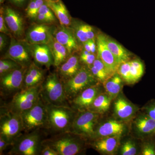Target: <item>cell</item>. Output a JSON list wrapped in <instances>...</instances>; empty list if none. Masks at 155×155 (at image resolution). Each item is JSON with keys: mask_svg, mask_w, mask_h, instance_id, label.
Listing matches in <instances>:
<instances>
[{"mask_svg": "<svg viewBox=\"0 0 155 155\" xmlns=\"http://www.w3.org/2000/svg\"><path fill=\"white\" fill-rule=\"evenodd\" d=\"M106 41L109 49L113 53L119 64L130 61L131 53L110 37L106 35Z\"/></svg>", "mask_w": 155, "mask_h": 155, "instance_id": "484cf974", "label": "cell"}, {"mask_svg": "<svg viewBox=\"0 0 155 155\" xmlns=\"http://www.w3.org/2000/svg\"><path fill=\"white\" fill-rule=\"evenodd\" d=\"M83 45L84 50L89 52L91 53V48L90 45L88 41L84 43Z\"/></svg>", "mask_w": 155, "mask_h": 155, "instance_id": "7dc6e473", "label": "cell"}, {"mask_svg": "<svg viewBox=\"0 0 155 155\" xmlns=\"http://www.w3.org/2000/svg\"><path fill=\"white\" fill-rule=\"evenodd\" d=\"M47 2H55L59 0H45Z\"/></svg>", "mask_w": 155, "mask_h": 155, "instance_id": "f907efd6", "label": "cell"}, {"mask_svg": "<svg viewBox=\"0 0 155 155\" xmlns=\"http://www.w3.org/2000/svg\"><path fill=\"white\" fill-rule=\"evenodd\" d=\"M117 72L122 78L123 81L128 84H133L130 74V61L120 64Z\"/></svg>", "mask_w": 155, "mask_h": 155, "instance_id": "1f68e13d", "label": "cell"}, {"mask_svg": "<svg viewBox=\"0 0 155 155\" xmlns=\"http://www.w3.org/2000/svg\"><path fill=\"white\" fill-rule=\"evenodd\" d=\"M112 101L106 93H101L96 98L90 108L92 109L91 111L102 114L109 110Z\"/></svg>", "mask_w": 155, "mask_h": 155, "instance_id": "83f0119b", "label": "cell"}, {"mask_svg": "<svg viewBox=\"0 0 155 155\" xmlns=\"http://www.w3.org/2000/svg\"><path fill=\"white\" fill-rule=\"evenodd\" d=\"M3 16L9 30L17 39L21 38L25 34V25L23 17L18 11L10 7L1 8Z\"/></svg>", "mask_w": 155, "mask_h": 155, "instance_id": "7c38bea8", "label": "cell"}, {"mask_svg": "<svg viewBox=\"0 0 155 155\" xmlns=\"http://www.w3.org/2000/svg\"><path fill=\"white\" fill-rule=\"evenodd\" d=\"M20 114L23 127L28 130L43 126L47 121L46 107L39 100L32 107Z\"/></svg>", "mask_w": 155, "mask_h": 155, "instance_id": "52a82bcc", "label": "cell"}, {"mask_svg": "<svg viewBox=\"0 0 155 155\" xmlns=\"http://www.w3.org/2000/svg\"><path fill=\"white\" fill-rule=\"evenodd\" d=\"M120 137V136H116L98 138L94 143V147L101 153L114 155L119 148Z\"/></svg>", "mask_w": 155, "mask_h": 155, "instance_id": "ffe728a7", "label": "cell"}, {"mask_svg": "<svg viewBox=\"0 0 155 155\" xmlns=\"http://www.w3.org/2000/svg\"><path fill=\"white\" fill-rule=\"evenodd\" d=\"M26 0H18V6H22L26 2Z\"/></svg>", "mask_w": 155, "mask_h": 155, "instance_id": "c3c4849f", "label": "cell"}, {"mask_svg": "<svg viewBox=\"0 0 155 155\" xmlns=\"http://www.w3.org/2000/svg\"><path fill=\"white\" fill-rule=\"evenodd\" d=\"M126 130V125L122 121L110 120L102 123L95 129L93 137L100 138L122 135Z\"/></svg>", "mask_w": 155, "mask_h": 155, "instance_id": "9a60e30c", "label": "cell"}, {"mask_svg": "<svg viewBox=\"0 0 155 155\" xmlns=\"http://www.w3.org/2000/svg\"><path fill=\"white\" fill-rule=\"evenodd\" d=\"M11 43L7 52L6 58L11 59L21 67L28 68L32 64L30 44L26 41L20 40L11 36Z\"/></svg>", "mask_w": 155, "mask_h": 155, "instance_id": "277c9868", "label": "cell"}, {"mask_svg": "<svg viewBox=\"0 0 155 155\" xmlns=\"http://www.w3.org/2000/svg\"><path fill=\"white\" fill-rule=\"evenodd\" d=\"M100 114L94 111L87 110L75 116L71 127L73 133L81 136L93 137Z\"/></svg>", "mask_w": 155, "mask_h": 155, "instance_id": "3957f363", "label": "cell"}, {"mask_svg": "<svg viewBox=\"0 0 155 155\" xmlns=\"http://www.w3.org/2000/svg\"><path fill=\"white\" fill-rule=\"evenodd\" d=\"M38 86L25 88L14 96L12 101L14 109L19 114L32 107L39 101Z\"/></svg>", "mask_w": 155, "mask_h": 155, "instance_id": "30bf717a", "label": "cell"}, {"mask_svg": "<svg viewBox=\"0 0 155 155\" xmlns=\"http://www.w3.org/2000/svg\"><path fill=\"white\" fill-rule=\"evenodd\" d=\"M8 1L12 4L18 6V0H8Z\"/></svg>", "mask_w": 155, "mask_h": 155, "instance_id": "681fc988", "label": "cell"}, {"mask_svg": "<svg viewBox=\"0 0 155 155\" xmlns=\"http://www.w3.org/2000/svg\"><path fill=\"white\" fill-rule=\"evenodd\" d=\"M144 113L155 120V100L149 102L143 107Z\"/></svg>", "mask_w": 155, "mask_h": 155, "instance_id": "f35d334b", "label": "cell"}, {"mask_svg": "<svg viewBox=\"0 0 155 155\" xmlns=\"http://www.w3.org/2000/svg\"><path fill=\"white\" fill-rule=\"evenodd\" d=\"M5 0H0V3L2 4V3H3L4 2H5Z\"/></svg>", "mask_w": 155, "mask_h": 155, "instance_id": "816d5d0a", "label": "cell"}, {"mask_svg": "<svg viewBox=\"0 0 155 155\" xmlns=\"http://www.w3.org/2000/svg\"><path fill=\"white\" fill-rule=\"evenodd\" d=\"M56 27L54 24L35 23L25 34V40L31 44H48L54 38Z\"/></svg>", "mask_w": 155, "mask_h": 155, "instance_id": "8992f818", "label": "cell"}, {"mask_svg": "<svg viewBox=\"0 0 155 155\" xmlns=\"http://www.w3.org/2000/svg\"><path fill=\"white\" fill-rule=\"evenodd\" d=\"M37 22L39 24H54L55 23L52 19L42 14H38L35 19Z\"/></svg>", "mask_w": 155, "mask_h": 155, "instance_id": "60d3db41", "label": "cell"}, {"mask_svg": "<svg viewBox=\"0 0 155 155\" xmlns=\"http://www.w3.org/2000/svg\"><path fill=\"white\" fill-rule=\"evenodd\" d=\"M80 59L74 54L60 66L59 73L61 77L68 80L76 75L80 69Z\"/></svg>", "mask_w": 155, "mask_h": 155, "instance_id": "7402d4cb", "label": "cell"}, {"mask_svg": "<svg viewBox=\"0 0 155 155\" xmlns=\"http://www.w3.org/2000/svg\"><path fill=\"white\" fill-rule=\"evenodd\" d=\"M123 81L119 73L116 72L103 82L106 93L111 100L115 99L119 96L123 87Z\"/></svg>", "mask_w": 155, "mask_h": 155, "instance_id": "603a6c76", "label": "cell"}, {"mask_svg": "<svg viewBox=\"0 0 155 155\" xmlns=\"http://www.w3.org/2000/svg\"><path fill=\"white\" fill-rule=\"evenodd\" d=\"M47 3L54 12L61 25L71 26L72 19L66 6L61 0L55 2H47Z\"/></svg>", "mask_w": 155, "mask_h": 155, "instance_id": "cb8c5ba5", "label": "cell"}, {"mask_svg": "<svg viewBox=\"0 0 155 155\" xmlns=\"http://www.w3.org/2000/svg\"><path fill=\"white\" fill-rule=\"evenodd\" d=\"M87 24L84 22L75 21L72 19V24L70 26L74 30L75 36L79 43L82 45L88 41L87 35Z\"/></svg>", "mask_w": 155, "mask_h": 155, "instance_id": "f1b7e54d", "label": "cell"}, {"mask_svg": "<svg viewBox=\"0 0 155 155\" xmlns=\"http://www.w3.org/2000/svg\"><path fill=\"white\" fill-rule=\"evenodd\" d=\"M46 109L47 121L53 128L59 131H65L71 128L75 116L70 108L51 104Z\"/></svg>", "mask_w": 155, "mask_h": 155, "instance_id": "7a4b0ae2", "label": "cell"}, {"mask_svg": "<svg viewBox=\"0 0 155 155\" xmlns=\"http://www.w3.org/2000/svg\"><path fill=\"white\" fill-rule=\"evenodd\" d=\"M0 12V32L7 35L12 36L11 35V32L8 28V26L6 25L5 21L4 19L2 11L1 9Z\"/></svg>", "mask_w": 155, "mask_h": 155, "instance_id": "ab89813d", "label": "cell"}, {"mask_svg": "<svg viewBox=\"0 0 155 155\" xmlns=\"http://www.w3.org/2000/svg\"><path fill=\"white\" fill-rule=\"evenodd\" d=\"M7 35L3 33L0 34V51L2 52L7 45Z\"/></svg>", "mask_w": 155, "mask_h": 155, "instance_id": "ee69618b", "label": "cell"}, {"mask_svg": "<svg viewBox=\"0 0 155 155\" xmlns=\"http://www.w3.org/2000/svg\"><path fill=\"white\" fill-rule=\"evenodd\" d=\"M88 41L91 48V53L94 54H95L97 52L96 40V39L89 40Z\"/></svg>", "mask_w": 155, "mask_h": 155, "instance_id": "bcb514c9", "label": "cell"}, {"mask_svg": "<svg viewBox=\"0 0 155 155\" xmlns=\"http://www.w3.org/2000/svg\"><path fill=\"white\" fill-rule=\"evenodd\" d=\"M141 154L142 155H155V142H146L143 145Z\"/></svg>", "mask_w": 155, "mask_h": 155, "instance_id": "74e56055", "label": "cell"}, {"mask_svg": "<svg viewBox=\"0 0 155 155\" xmlns=\"http://www.w3.org/2000/svg\"><path fill=\"white\" fill-rule=\"evenodd\" d=\"M39 139L35 134L26 136L17 145V152L23 155L37 154L38 150Z\"/></svg>", "mask_w": 155, "mask_h": 155, "instance_id": "44dd1931", "label": "cell"}, {"mask_svg": "<svg viewBox=\"0 0 155 155\" xmlns=\"http://www.w3.org/2000/svg\"><path fill=\"white\" fill-rule=\"evenodd\" d=\"M93 65L99 71L100 73L106 78V80L108 78L110 77L105 66L103 63L102 61L98 56H97L94 62Z\"/></svg>", "mask_w": 155, "mask_h": 155, "instance_id": "8d00e7d4", "label": "cell"}, {"mask_svg": "<svg viewBox=\"0 0 155 155\" xmlns=\"http://www.w3.org/2000/svg\"><path fill=\"white\" fill-rule=\"evenodd\" d=\"M130 63V74L133 84L142 77L144 74V67L143 63L139 59L131 60Z\"/></svg>", "mask_w": 155, "mask_h": 155, "instance_id": "f546056e", "label": "cell"}, {"mask_svg": "<svg viewBox=\"0 0 155 155\" xmlns=\"http://www.w3.org/2000/svg\"><path fill=\"white\" fill-rule=\"evenodd\" d=\"M26 68L20 67L1 76V85L6 91L19 89L24 82Z\"/></svg>", "mask_w": 155, "mask_h": 155, "instance_id": "5bb4252c", "label": "cell"}, {"mask_svg": "<svg viewBox=\"0 0 155 155\" xmlns=\"http://www.w3.org/2000/svg\"><path fill=\"white\" fill-rule=\"evenodd\" d=\"M133 122L134 130L139 137L144 138L155 136V120L145 113L137 116Z\"/></svg>", "mask_w": 155, "mask_h": 155, "instance_id": "2e32d148", "label": "cell"}, {"mask_svg": "<svg viewBox=\"0 0 155 155\" xmlns=\"http://www.w3.org/2000/svg\"><path fill=\"white\" fill-rule=\"evenodd\" d=\"M138 151L137 145L133 140H125L121 146L120 154L122 155H135Z\"/></svg>", "mask_w": 155, "mask_h": 155, "instance_id": "d6a6232c", "label": "cell"}, {"mask_svg": "<svg viewBox=\"0 0 155 155\" xmlns=\"http://www.w3.org/2000/svg\"><path fill=\"white\" fill-rule=\"evenodd\" d=\"M10 143L2 136L0 137V151L1 153L8 146Z\"/></svg>", "mask_w": 155, "mask_h": 155, "instance_id": "f6af8a7d", "label": "cell"}, {"mask_svg": "<svg viewBox=\"0 0 155 155\" xmlns=\"http://www.w3.org/2000/svg\"><path fill=\"white\" fill-rule=\"evenodd\" d=\"M97 55L102 61L110 76L117 72L120 64L108 48L106 35L102 32L97 33L96 39Z\"/></svg>", "mask_w": 155, "mask_h": 155, "instance_id": "ba28073f", "label": "cell"}, {"mask_svg": "<svg viewBox=\"0 0 155 155\" xmlns=\"http://www.w3.org/2000/svg\"><path fill=\"white\" fill-rule=\"evenodd\" d=\"M41 14L46 16L50 19H52L54 22L57 21V18L54 14L52 9L48 5L47 3L45 1V3L40 8L38 11V14Z\"/></svg>", "mask_w": 155, "mask_h": 155, "instance_id": "d590c367", "label": "cell"}, {"mask_svg": "<svg viewBox=\"0 0 155 155\" xmlns=\"http://www.w3.org/2000/svg\"><path fill=\"white\" fill-rule=\"evenodd\" d=\"M43 70L32 63L25 72L24 84L26 88L37 86L43 79Z\"/></svg>", "mask_w": 155, "mask_h": 155, "instance_id": "4316f807", "label": "cell"}, {"mask_svg": "<svg viewBox=\"0 0 155 155\" xmlns=\"http://www.w3.org/2000/svg\"><path fill=\"white\" fill-rule=\"evenodd\" d=\"M96 57L97 55L96 56L95 54L84 49L81 52L79 59L81 61L86 64L87 66H90L93 64Z\"/></svg>", "mask_w": 155, "mask_h": 155, "instance_id": "e575fe53", "label": "cell"}, {"mask_svg": "<svg viewBox=\"0 0 155 155\" xmlns=\"http://www.w3.org/2000/svg\"><path fill=\"white\" fill-rule=\"evenodd\" d=\"M45 1V0H30L25 10L26 15L29 19L35 20L39 10Z\"/></svg>", "mask_w": 155, "mask_h": 155, "instance_id": "4dcf8cb0", "label": "cell"}, {"mask_svg": "<svg viewBox=\"0 0 155 155\" xmlns=\"http://www.w3.org/2000/svg\"><path fill=\"white\" fill-rule=\"evenodd\" d=\"M87 35L88 40H89L96 39L97 35L95 34L94 28L91 26L87 24Z\"/></svg>", "mask_w": 155, "mask_h": 155, "instance_id": "b9f144b4", "label": "cell"}, {"mask_svg": "<svg viewBox=\"0 0 155 155\" xmlns=\"http://www.w3.org/2000/svg\"><path fill=\"white\" fill-rule=\"evenodd\" d=\"M19 64L15 61L8 59H1L0 61V74L1 76L8 73L14 69L22 67Z\"/></svg>", "mask_w": 155, "mask_h": 155, "instance_id": "836d02e7", "label": "cell"}, {"mask_svg": "<svg viewBox=\"0 0 155 155\" xmlns=\"http://www.w3.org/2000/svg\"><path fill=\"white\" fill-rule=\"evenodd\" d=\"M97 81L88 66H82L76 75L67 80L64 84L66 96L67 97H75L85 89L97 84Z\"/></svg>", "mask_w": 155, "mask_h": 155, "instance_id": "6da1fadb", "label": "cell"}, {"mask_svg": "<svg viewBox=\"0 0 155 155\" xmlns=\"http://www.w3.org/2000/svg\"><path fill=\"white\" fill-rule=\"evenodd\" d=\"M41 154L43 155H58V153L49 146H46L41 151Z\"/></svg>", "mask_w": 155, "mask_h": 155, "instance_id": "7bdbcfd3", "label": "cell"}, {"mask_svg": "<svg viewBox=\"0 0 155 155\" xmlns=\"http://www.w3.org/2000/svg\"><path fill=\"white\" fill-rule=\"evenodd\" d=\"M61 155H75L80 152L83 145L80 139L70 135L50 142L47 145Z\"/></svg>", "mask_w": 155, "mask_h": 155, "instance_id": "9c48e42d", "label": "cell"}, {"mask_svg": "<svg viewBox=\"0 0 155 155\" xmlns=\"http://www.w3.org/2000/svg\"><path fill=\"white\" fill-rule=\"evenodd\" d=\"M137 108L122 96H118L114 104V113L117 120L124 122L135 116Z\"/></svg>", "mask_w": 155, "mask_h": 155, "instance_id": "e0dca14e", "label": "cell"}, {"mask_svg": "<svg viewBox=\"0 0 155 155\" xmlns=\"http://www.w3.org/2000/svg\"><path fill=\"white\" fill-rule=\"evenodd\" d=\"M29 44L32 58L36 63L48 68L54 65V58L48 45Z\"/></svg>", "mask_w": 155, "mask_h": 155, "instance_id": "ac0fdd59", "label": "cell"}, {"mask_svg": "<svg viewBox=\"0 0 155 155\" xmlns=\"http://www.w3.org/2000/svg\"><path fill=\"white\" fill-rule=\"evenodd\" d=\"M43 88L47 99L51 104L63 106L62 105L66 101L67 97L64 85L57 74L52 73L49 75Z\"/></svg>", "mask_w": 155, "mask_h": 155, "instance_id": "5b68a950", "label": "cell"}, {"mask_svg": "<svg viewBox=\"0 0 155 155\" xmlns=\"http://www.w3.org/2000/svg\"><path fill=\"white\" fill-rule=\"evenodd\" d=\"M97 84L85 89L75 97L73 102L76 107L80 109L90 107L97 97L101 93Z\"/></svg>", "mask_w": 155, "mask_h": 155, "instance_id": "d6986e66", "label": "cell"}, {"mask_svg": "<svg viewBox=\"0 0 155 155\" xmlns=\"http://www.w3.org/2000/svg\"><path fill=\"white\" fill-rule=\"evenodd\" d=\"M23 127L20 114H8L1 118L0 132L9 143L19 134Z\"/></svg>", "mask_w": 155, "mask_h": 155, "instance_id": "8fae6325", "label": "cell"}, {"mask_svg": "<svg viewBox=\"0 0 155 155\" xmlns=\"http://www.w3.org/2000/svg\"><path fill=\"white\" fill-rule=\"evenodd\" d=\"M54 36L67 49L71 55L80 50V44L75 36L74 30L70 26L61 25L56 28Z\"/></svg>", "mask_w": 155, "mask_h": 155, "instance_id": "4fadbf2b", "label": "cell"}, {"mask_svg": "<svg viewBox=\"0 0 155 155\" xmlns=\"http://www.w3.org/2000/svg\"><path fill=\"white\" fill-rule=\"evenodd\" d=\"M48 45L51 51L54 58V65L56 67H60L71 55L67 49L60 43L54 36Z\"/></svg>", "mask_w": 155, "mask_h": 155, "instance_id": "d4e9b609", "label": "cell"}]
</instances>
